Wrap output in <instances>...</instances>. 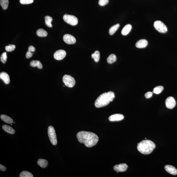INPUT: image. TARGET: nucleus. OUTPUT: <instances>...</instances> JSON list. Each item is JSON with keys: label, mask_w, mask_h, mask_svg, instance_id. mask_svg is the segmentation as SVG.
<instances>
[{"label": "nucleus", "mask_w": 177, "mask_h": 177, "mask_svg": "<svg viewBox=\"0 0 177 177\" xmlns=\"http://www.w3.org/2000/svg\"><path fill=\"white\" fill-rule=\"evenodd\" d=\"M77 137L80 143L84 144L88 148L96 145L99 140V138L97 135L89 131H79L77 134Z\"/></svg>", "instance_id": "nucleus-1"}, {"label": "nucleus", "mask_w": 177, "mask_h": 177, "mask_svg": "<svg viewBox=\"0 0 177 177\" xmlns=\"http://www.w3.org/2000/svg\"><path fill=\"white\" fill-rule=\"evenodd\" d=\"M115 98V93L110 91L104 93L98 97L95 102L94 105L97 108L105 107L112 102Z\"/></svg>", "instance_id": "nucleus-2"}, {"label": "nucleus", "mask_w": 177, "mask_h": 177, "mask_svg": "<svg viewBox=\"0 0 177 177\" xmlns=\"http://www.w3.org/2000/svg\"><path fill=\"white\" fill-rule=\"evenodd\" d=\"M155 147V144L151 140H144L138 144L137 149L141 154L148 155L153 151Z\"/></svg>", "instance_id": "nucleus-3"}, {"label": "nucleus", "mask_w": 177, "mask_h": 177, "mask_svg": "<svg viewBox=\"0 0 177 177\" xmlns=\"http://www.w3.org/2000/svg\"><path fill=\"white\" fill-rule=\"evenodd\" d=\"M48 135L52 144L56 145L57 144V140L55 130L52 126H50L48 128Z\"/></svg>", "instance_id": "nucleus-4"}, {"label": "nucleus", "mask_w": 177, "mask_h": 177, "mask_svg": "<svg viewBox=\"0 0 177 177\" xmlns=\"http://www.w3.org/2000/svg\"><path fill=\"white\" fill-rule=\"evenodd\" d=\"M63 19L67 23L72 26H75L78 24V19L73 15L65 14L63 17Z\"/></svg>", "instance_id": "nucleus-5"}, {"label": "nucleus", "mask_w": 177, "mask_h": 177, "mask_svg": "<svg viewBox=\"0 0 177 177\" xmlns=\"http://www.w3.org/2000/svg\"><path fill=\"white\" fill-rule=\"evenodd\" d=\"M62 80L65 85L69 88H72L75 85V79L70 75H64L63 77Z\"/></svg>", "instance_id": "nucleus-6"}, {"label": "nucleus", "mask_w": 177, "mask_h": 177, "mask_svg": "<svg viewBox=\"0 0 177 177\" xmlns=\"http://www.w3.org/2000/svg\"><path fill=\"white\" fill-rule=\"evenodd\" d=\"M154 25L155 29L159 32L165 33L168 31L166 25L161 21H155L154 22Z\"/></svg>", "instance_id": "nucleus-7"}, {"label": "nucleus", "mask_w": 177, "mask_h": 177, "mask_svg": "<svg viewBox=\"0 0 177 177\" xmlns=\"http://www.w3.org/2000/svg\"><path fill=\"white\" fill-rule=\"evenodd\" d=\"M66 53L65 50H57L54 53V59L56 60H62L66 56Z\"/></svg>", "instance_id": "nucleus-8"}, {"label": "nucleus", "mask_w": 177, "mask_h": 177, "mask_svg": "<svg viewBox=\"0 0 177 177\" xmlns=\"http://www.w3.org/2000/svg\"><path fill=\"white\" fill-rule=\"evenodd\" d=\"M165 104L167 108L169 109H172L175 107L176 102L174 97H169L166 100Z\"/></svg>", "instance_id": "nucleus-9"}, {"label": "nucleus", "mask_w": 177, "mask_h": 177, "mask_svg": "<svg viewBox=\"0 0 177 177\" xmlns=\"http://www.w3.org/2000/svg\"><path fill=\"white\" fill-rule=\"evenodd\" d=\"M63 40L66 43L68 44H72L75 43L76 39L73 35L69 34H65L63 37Z\"/></svg>", "instance_id": "nucleus-10"}, {"label": "nucleus", "mask_w": 177, "mask_h": 177, "mask_svg": "<svg viewBox=\"0 0 177 177\" xmlns=\"http://www.w3.org/2000/svg\"><path fill=\"white\" fill-rule=\"evenodd\" d=\"M128 165L125 163H122L115 165L113 167V170L118 173L119 172L126 171L127 170Z\"/></svg>", "instance_id": "nucleus-11"}, {"label": "nucleus", "mask_w": 177, "mask_h": 177, "mask_svg": "<svg viewBox=\"0 0 177 177\" xmlns=\"http://www.w3.org/2000/svg\"><path fill=\"white\" fill-rule=\"evenodd\" d=\"M124 118L123 115L121 114H115L110 116L109 119L110 121H119L123 119Z\"/></svg>", "instance_id": "nucleus-12"}, {"label": "nucleus", "mask_w": 177, "mask_h": 177, "mask_svg": "<svg viewBox=\"0 0 177 177\" xmlns=\"http://www.w3.org/2000/svg\"><path fill=\"white\" fill-rule=\"evenodd\" d=\"M165 169L168 173L173 175L177 174V170L175 167L170 165H166L165 166Z\"/></svg>", "instance_id": "nucleus-13"}, {"label": "nucleus", "mask_w": 177, "mask_h": 177, "mask_svg": "<svg viewBox=\"0 0 177 177\" xmlns=\"http://www.w3.org/2000/svg\"><path fill=\"white\" fill-rule=\"evenodd\" d=\"M147 40L143 39L138 40L136 43V47L139 48H143L146 47L148 45Z\"/></svg>", "instance_id": "nucleus-14"}, {"label": "nucleus", "mask_w": 177, "mask_h": 177, "mask_svg": "<svg viewBox=\"0 0 177 177\" xmlns=\"http://www.w3.org/2000/svg\"><path fill=\"white\" fill-rule=\"evenodd\" d=\"M0 78L3 81L5 84H9L10 83V77L8 74L5 72L1 73Z\"/></svg>", "instance_id": "nucleus-15"}, {"label": "nucleus", "mask_w": 177, "mask_h": 177, "mask_svg": "<svg viewBox=\"0 0 177 177\" xmlns=\"http://www.w3.org/2000/svg\"><path fill=\"white\" fill-rule=\"evenodd\" d=\"M132 28V26L130 24H128L124 27L121 31V34L123 35H126L129 34Z\"/></svg>", "instance_id": "nucleus-16"}, {"label": "nucleus", "mask_w": 177, "mask_h": 177, "mask_svg": "<svg viewBox=\"0 0 177 177\" xmlns=\"http://www.w3.org/2000/svg\"><path fill=\"white\" fill-rule=\"evenodd\" d=\"M1 118L2 121L8 124H11L13 123L14 122L13 119L11 117L6 115H1Z\"/></svg>", "instance_id": "nucleus-17"}, {"label": "nucleus", "mask_w": 177, "mask_h": 177, "mask_svg": "<svg viewBox=\"0 0 177 177\" xmlns=\"http://www.w3.org/2000/svg\"><path fill=\"white\" fill-rule=\"evenodd\" d=\"M2 128L5 131L10 134H14L15 133V130L11 126L7 125H3L2 126Z\"/></svg>", "instance_id": "nucleus-18"}, {"label": "nucleus", "mask_w": 177, "mask_h": 177, "mask_svg": "<svg viewBox=\"0 0 177 177\" xmlns=\"http://www.w3.org/2000/svg\"><path fill=\"white\" fill-rule=\"evenodd\" d=\"M30 65L31 67H37L39 69H41L43 67L42 64H41V62L38 60L31 61L30 63Z\"/></svg>", "instance_id": "nucleus-19"}, {"label": "nucleus", "mask_w": 177, "mask_h": 177, "mask_svg": "<svg viewBox=\"0 0 177 177\" xmlns=\"http://www.w3.org/2000/svg\"><path fill=\"white\" fill-rule=\"evenodd\" d=\"M37 164L41 168H45L47 166L48 162L45 159H39L37 161Z\"/></svg>", "instance_id": "nucleus-20"}, {"label": "nucleus", "mask_w": 177, "mask_h": 177, "mask_svg": "<svg viewBox=\"0 0 177 177\" xmlns=\"http://www.w3.org/2000/svg\"><path fill=\"white\" fill-rule=\"evenodd\" d=\"M36 35L40 37H46L47 36L48 33L45 30L40 28L36 31Z\"/></svg>", "instance_id": "nucleus-21"}, {"label": "nucleus", "mask_w": 177, "mask_h": 177, "mask_svg": "<svg viewBox=\"0 0 177 177\" xmlns=\"http://www.w3.org/2000/svg\"><path fill=\"white\" fill-rule=\"evenodd\" d=\"M120 26L119 24H117L113 25L109 30V34L110 35H112L115 34V33L117 31Z\"/></svg>", "instance_id": "nucleus-22"}, {"label": "nucleus", "mask_w": 177, "mask_h": 177, "mask_svg": "<svg viewBox=\"0 0 177 177\" xmlns=\"http://www.w3.org/2000/svg\"><path fill=\"white\" fill-rule=\"evenodd\" d=\"M91 56L92 59H94L96 62H98L99 61L100 57L99 52L97 50L94 53L92 54Z\"/></svg>", "instance_id": "nucleus-23"}, {"label": "nucleus", "mask_w": 177, "mask_h": 177, "mask_svg": "<svg viewBox=\"0 0 177 177\" xmlns=\"http://www.w3.org/2000/svg\"><path fill=\"white\" fill-rule=\"evenodd\" d=\"M117 60V57L113 54H111L107 59V61L108 64H111L114 63Z\"/></svg>", "instance_id": "nucleus-24"}, {"label": "nucleus", "mask_w": 177, "mask_h": 177, "mask_svg": "<svg viewBox=\"0 0 177 177\" xmlns=\"http://www.w3.org/2000/svg\"><path fill=\"white\" fill-rule=\"evenodd\" d=\"M45 24L49 27H52V25L51 24L52 21H53V19L51 17L49 16H46L45 17Z\"/></svg>", "instance_id": "nucleus-25"}, {"label": "nucleus", "mask_w": 177, "mask_h": 177, "mask_svg": "<svg viewBox=\"0 0 177 177\" xmlns=\"http://www.w3.org/2000/svg\"><path fill=\"white\" fill-rule=\"evenodd\" d=\"M9 0H1L0 4L4 10L7 9L9 5Z\"/></svg>", "instance_id": "nucleus-26"}, {"label": "nucleus", "mask_w": 177, "mask_h": 177, "mask_svg": "<svg viewBox=\"0 0 177 177\" xmlns=\"http://www.w3.org/2000/svg\"><path fill=\"white\" fill-rule=\"evenodd\" d=\"M163 89L164 88L162 86H158L154 88L153 93L156 94H159L162 92Z\"/></svg>", "instance_id": "nucleus-27"}, {"label": "nucleus", "mask_w": 177, "mask_h": 177, "mask_svg": "<svg viewBox=\"0 0 177 177\" xmlns=\"http://www.w3.org/2000/svg\"><path fill=\"white\" fill-rule=\"evenodd\" d=\"M20 177H33L34 176L31 173L28 171H24L21 173Z\"/></svg>", "instance_id": "nucleus-28"}, {"label": "nucleus", "mask_w": 177, "mask_h": 177, "mask_svg": "<svg viewBox=\"0 0 177 177\" xmlns=\"http://www.w3.org/2000/svg\"><path fill=\"white\" fill-rule=\"evenodd\" d=\"M16 48V46L14 45L10 44L8 46H6L5 47V49L6 51L8 52H11L13 51Z\"/></svg>", "instance_id": "nucleus-29"}, {"label": "nucleus", "mask_w": 177, "mask_h": 177, "mask_svg": "<svg viewBox=\"0 0 177 177\" xmlns=\"http://www.w3.org/2000/svg\"><path fill=\"white\" fill-rule=\"evenodd\" d=\"M7 60V53L5 52L2 54L1 56V61L3 64H5Z\"/></svg>", "instance_id": "nucleus-30"}, {"label": "nucleus", "mask_w": 177, "mask_h": 177, "mask_svg": "<svg viewBox=\"0 0 177 177\" xmlns=\"http://www.w3.org/2000/svg\"><path fill=\"white\" fill-rule=\"evenodd\" d=\"M20 3L22 4H29L34 2V0H20Z\"/></svg>", "instance_id": "nucleus-31"}, {"label": "nucleus", "mask_w": 177, "mask_h": 177, "mask_svg": "<svg viewBox=\"0 0 177 177\" xmlns=\"http://www.w3.org/2000/svg\"><path fill=\"white\" fill-rule=\"evenodd\" d=\"M108 3L109 0H99L98 2V4L101 6L105 5Z\"/></svg>", "instance_id": "nucleus-32"}, {"label": "nucleus", "mask_w": 177, "mask_h": 177, "mask_svg": "<svg viewBox=\"0 0 177 177\" xmlns=\"http://www.w3.org/2000/svg\"><path fill=\"white\" fill-rule=\"evenodd\" d=\"M153 93L152 92H149L145 93V97L146 98H149L152 97Z\"/></svg>", "instance_id": "nucleus-33"}, {"label": "nucleus", "mask_w": 177, "mask_h": 177, "mask_svg": "<svg viewBox=\"0 0 177 177\" xmlns=\"http://www.w3.org/2000/svg\"><path fill=\"white\" fill-rule=\"evenodd\" d=\"M33 55V54L31 53V52L28 51L26 53V57L27 59H29L32 57Z\"/></svg>", "instance_id": "nucleus-34"}, {"label": "nucleus", "mask_w": 177, "mask_h": 177, "mask_svg": "<svg viewBox=\"0 0 177 177\" xmlns=\"http://www.w3.org/2000/svg\"><path fill=\"white\" fill-rule=\"evenodd\" d=\"M35 49L33 46H29L28 49V51L31 52H34L35 51Z\"/></svg>", "instance_id": "nucleus-35"}, {"label": "nucleus", "mask_w": 177, "mask_h": 177, "mask_svg": "<svg viewBox=\"0 0 177 177\" xmlns=\"http://www.w3.org/2000/svg\"><path fill=\"white\" fill-rule=\"evenodd\" d=\"M0 170L1 171H5L6 170V168L3 165L0 164Z\"/></svg>", "instance_id": "nucleus-36"}]
</instances>
